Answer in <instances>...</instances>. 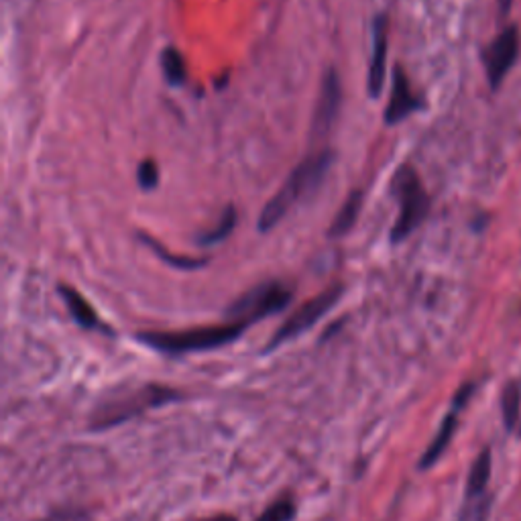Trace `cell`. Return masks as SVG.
Wrapping results in <instances>:
<instances>
[{
  "mask_svg": "<svg viewBox=\"0 0 521 521\" xmlns=\"http://www.w3.org/2000/svg\"><path fill=\"white\" fill-rule=\"evenodd\" d=\"M475 393V383H467L462 385L454 399H452V405H450V412L444 416L434 440L430 442V446L426 448V452L422 454V460H420V471H428L430 467H434L436 462L440 460V456L446 452V448L450 446L452 442V436L456 432V426H458V414L460 410L465 408V405L469 403V399L473 397Z\"/></svg>",
  "mask_w": 521,
  "mask_h": 521,
  "instance_id": "ba28073f",
  "label": "cell"
},
{
  "mask_svg": "<svg viewBox=\"0 0 521 521\" xmlns=\"http://www.w3.org/2000/svg\"><path fill=\"white\" fill-rule=\"evenodd\" d=\"M180 395L167 389V387H159V385H145V387H137L119 395H110L108 399H104L102 403L96 405V410L92 414V430H104V428H112L119 426L131 418H137L139 414L151 410V408H159V405H165L169 401H176Z\"/></svg>",
  "mask_w": 521,
  "mask_h": 521,
  "instance_id": "3957f363",
  "label": "cell"
},
{
  "mask_svg": "<svg viewBox=\"0 0 521 521\" xmlns=\"http://www.w3.org/2000/svg\"><path fill=\"white\" fill-rule=\"evenodd\" d=\"M294 292L279 281H269L253 287L251 292L241 296L233 306L226 310L230 322H243L251 326L257 320H263L271 314L285 310L292 302Z\"/></svg>",
  "mask_w": 521,
  "mask_h": 521,
  "instance_id": "5b68a950",
  "label": "cell"
},
{
  "mask_svg": "<svg viewBox=\"0 0 521 521\" xmlns=\"http://www.w3.org/2000/svg\"><path fill=\"white\" fill-rule=\"evenodd\" d=\"M361 206H363V192H353L349 196V200L344 202V206L340 208V212L336 214L328 235L332 239H338V237H344L349 230L355 226V222L359 220V212H361Z\"/></svg>",
  "mask_w": 521,
  "mask_h": 521,
  "instance_id": "5bb4252c",
  "label": "cell"
},
{
  "mask_svg": "<svg viewBox=\"0 0 521 521\" xmlns=\"http://www.w3.org/2000/svg\"><path fill=\"white\" fill-rule=\"evenodd\" d=\"M296 517V503L292 499H279L275 503H271L263 515L257 517V521H294Z\"/></svg>",
  "mask_w": 521,
  "mask_h": 521,
  "instance_id": "d6986e66",
  "label": "cell"
},
{
  "mask_svg": "<svg viewBox=\"0 0 521 521\" xmlns=\"http://www.w3.org/2000/svg\"><path fill=\"white\" fill-rule=\"evenodd\" d=\"M499 3V9H501V13L503 15H507L509 13V9H511V5H513V0H497Z\"/></svg>",
  "mask_w": 521,
  "mask_h": 521,
  "instance_id": "44dd1931",
  "label": "cell"
},
{
  "mask_svg": "<svg viewBox=\"0 0 521 521\" xmlns=\"http://www.w3.org/2000/svg\"><path fill=\"white\" fill-rule=\"evenodd\" d=\"M249 326L243 322H228L222 326H202L180 332H141L139 340L165 355H186L220 349L235 342Z\"/></svg>",
  "mask_w": 521,
  "mask_h": 521,
  "instance_id": "7a4b0ae2",
  "label": "cell"
},
{
  "mask_svg": "<svg viewBox=\"0 0 521 521\" xmlns=\"http://www.w3.org/2000/svg\"><path fill=\"white\" fill-rule=\"evenodd\" d=\"M141 241L145 245L151 247V251L161 259L165 261L167 265L176 267V269H184V271H190V269H198V267H204L206 261L204 259H194V257H178V255H171L165 247H161L155 239H151L149 235H141Z\"/></svg>",
  "mask_w": 521,
  "mask_h": 521,
  "instance_id": "ac0fdd59",
  "label": "cell"
},
{
  "mask_svg": "<svg viewBox=\"0 0 521 521\" xmlns=\"http://www.w3.org/2000/svg\"><path fill=\"white\" fill-rule=\"evenodd\" d=\"M519 29L515 25H509L495 41L485 49L483 64L487 70V80L493 90L501 86L509 70L513 68L517 55H519Z\"/></svg>",
  "mask_w": 521,
  "mask_h": 521,
  "instance_id": "52a82bcc",
  "label": "cell"
},
{
  "mask_svg": "<svg viewBox=\"0 0 521 521\" xmlns=\"http://www.w3.org/2000/svg\"><path fill=\"white\" fill-rule=\"evenodd\" d=\"M137 180L143 190H153L159 184V169L153 159H145L137 169Z\"/></svg>",
  "mask_w": 521,
  "mask_h": 521,
  "instance_id": "ffe728a7",
  "label": "cell"
},
{
  "mask_svg": "<svg viewBox=\"0 0 521 521\" xmlns=\"http://www.w3.org/2000/svg\"><path fill=\"white\" fill-rule=\"evenodd\" d=\"M385 57H387V17L377 15L373 19V53L369 66V94L371 98L381 96L385 82Z\"/></svg>",
  "mask_w": 521,
  "mask_h": 521,
  "instance_id": "8fae6325",
  "label": "cell"
},
{
  "mask_svg": "<svg viewBox=\"0 0 521 521\" xmlns=\"http://www.w3.org/2000/svg\"><path fill=\"white\" fill-rule=\"evenodd\" d=\"M519 412H521V383L509 381L501 393V414H503L505 428L509 432L517 426Z\"/></svg>",
  "mask_w": 521,
  "mask_h": 521,
  "instance_id": "e0dca14e",
  "label": "cell"
},
{
  "mask_svg": "<svg viewBox=\"0 0 521 521\" xmlns=\"http://www.w3.org/2000/svg\"><path fill=\"white\" fill-rule=\"evenodd\" d=\"M235 226H237V210H235V206H228L212 228H208V230H204V233L198 235V245L214 247V245L226 241L230 237V233L235 230Z\"/></svg>",
  "mask_w": 521,
  "mask_h": 521,
  "instance_id": "9a60e30c",
  "label": "cell"
},
{
  "mask_svg": "<svg viewBox=\"0 0 521 521\" xmlns=\"http://www.w3.org/2000/svg\"><path fill=\"white\" fill-rule=\"evenodd\" d=\"M332 161H334V153L322 151L314 157H308L304 163H300L292 171V176L287 178L283 188L269 200V204L261 212V216H259L261 233H269L271 228H275L281 222V218L289 212V208L322 184Z\"/></svg>",
  "mask_w": 521,
  "mask_h": 521,
  "instance_id": "6da1fadb",
  "label": "cell"
},
{
  "mask_svg": "<svg viewBox=\"0 0 521 521\" xmlns=\"http://www.w3.org/2000/svg\"><path fill=\"white\" fill-rule=\"evenodd\" d=\"M342 292H344L342 285H334V287L326 289V292H322L320 296H316L310 302H306L302 308H298L292 316H289L281 324V328L271 336L269 344L265 346V353L277 349V346H281L283 342L292 340V338L300 336L302 332H306L308 328H312L322 316H326L336 306V302L340 300Z\"/></svg>",
  "mask_w": 521,
  "mask_h": 521,
  "instance_id": "8992f818",
  "label": "cell"
},
{
  "mask_svg": "<svg viewBox=\"0 0 521 521\" xmlns=\"http://www.w3.org/2000/svg\"><path fill=\"white\" fill-rule=\"evenodd\" d=\"M391 188L401 204L397 222L391 228V241L401 243L408 239L428 216L430 198L418 178V173L410 165H403L397 169Z\"/></svg>",
  "mask_w": 521,
  "mask_h": 521,
  "instance_id": "277c9868",
  "label": "cell"
},
{
  "mask_svg": "<svg viewBox=\"0 0 521 521\" xmlns=\"http://www.w3.org/2000/svg\"><path fill=\"white\" fill-rule=\"evenodd\" d=\"M491 469H493V458H491V450L485 448L477 460L473 462L471 467V473H469V479H467V491H465V497H467V503H471L473 499H481L489 481H491Z\"/></svg>",
  "mask_w": 521,
  "mask_h": 521,
  "instance_id": "4fadbf2b",
  "label": "cell"
},
{
  "mask_svg": "<svg viewBox=\"0 0 521 521\" xmlns=\"http://www.w3.org/2000/svg\"><path fill=\"white\" fill-rule=\"evenodd\" d=\"M340 80L336 76L334 70H330L324 80H322V90H320V98L316 104V112H314V119H312V135H324L330 125L334 123L336 114H338V106H340Z\"/></svg>",
  "mask_w": 521,
  "mask_h": 521,
  "instance_id": "30bf717a",
  "label": "cell"
},
{
  "mask_svg": "<svg viewBox=\"0 0 521 521\" xmlns=\"http://www.w3.org/2000/svg\"><path fill=\"white\" fill-rule=\"evenodd\" d=\"M161 70L169 86H184L188 78L186 70V60L184 55L176 47H165L161 51Z\"/></svg>",
  "mask_w": 521,
  "mask_h": 521,
  "instance_id": "2e32d148",
  "label": "cell"
},
{
  "mask_svg": "<svg viewBox=\"0 0 521 521\" xmlns=\"http://www.w3.org/2000/svg\"><path fill=\"white\" fill-rule=\"evenodd\" d=\"M422 108V98L414 94L412 84L405 76V72L397 66L393 72V88H391V98L385 110V123L387 125H397L403 119H408L410 114Z\"/></svg>",
  "mask_w": 521,
  "mask_h": 521,
  "instance_id": "9c48e42d",
  "label": "cell"
},
{
  "mask_svg": "<svg viewBox=\"0 0 521 521\" xmlns=\"http://www.w3.org/2000/svg\"><path fill=\"white\" fill-rule=\"evenodd\" d=\"M206 521H237L233 515H216V517H210Z\"/></svg>",
  "mask_w": 521,
  "mask_h": 521,
  "instance_id": "7402d4cb",
  "label": "cell"
},
{
  "mask_svg": "<svg viewBox=\"0 0 521 521\" xmlns=\"http://www.w3.org/2000/svg\"><path fill=\"white\" fill-rule=\"evenodd\" d=\"M60 294H62V298H64V302H66V306H68L72 318L78 322V326H82V328H86V330H106V332H108V328H104V324H102L100 318L96 316L94 308L86 302V298H82V296L76 292L74 287L62 285V287H60Z\"/></svg>",
  "mask_w": 521,
  "mask_h": 521,
  "instance_id": "7c38bea8",
  "label": "cell"
}]
</instances>
